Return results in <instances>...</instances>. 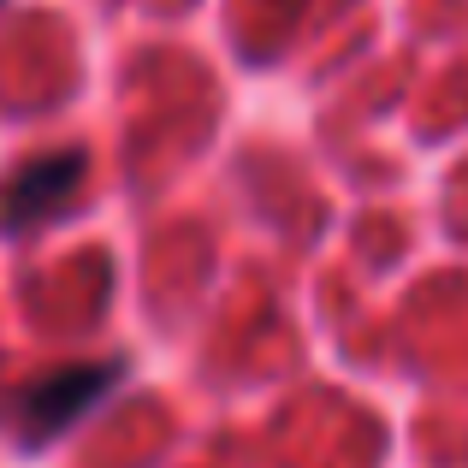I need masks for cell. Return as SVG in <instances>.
<instances>
[{
	"label": "cell",
	"mask_w": 468,
	"mask_h": 468,
	"mask_svg": "<svg viewBox=\"0 0 468 468\" xmlns=\"http://www.w3.org/2000/svg\"><path fill=\"white\" fill-rule=\"evenodd\" d=\"M83 172H90L83 149H54V154L24 160V166L0 184V231H30V226H42L54 207H66L71 196H78Z\"/></svg>",
	"instance_id": "6da1fadb"
},
{
	"label": "cell",
	"mask_w": 468,
	"mask_h": 468,
	"mask_svg": "<svg viewBox=\"0 0 468 468\" xmlns=\"http://www.w3.org/2000/svg\"><path fill=\"white\" fill-rule=\"evenodd\" d=\"M119 379V362H78V367H59V374L36 379L30 391L18 398V427L24 439H54L66 433L78 415H90L95 398H107Z\"/></svg>",
	"instance_id": "7a4b0ae2"
}]
</instances>
